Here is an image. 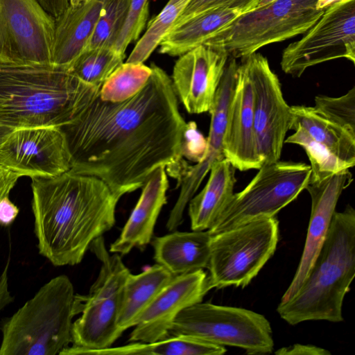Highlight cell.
<instances>
[{"label": "cell", "mask_w": 355, "mask_h": 355, "mask_svg": "<svg viewBox=\"0 0 355 355\" xmlns=\"http://www.w3.org/2000/svg\"><path fill=\"white\" fill-rule=\"evenodd\" d=\"M352 182V173L347 170L306 184L311 200L306 238L298 267L281 302L292 297L306 278L325 239L338 199Z\"/></svg>", "instance_id": "obj_17"}, {"label": "cell", "mask_w": 355, "mask_h": 355, "mask_svg": "<svg viewBox=\"0 0 355 355\" xmlns=\"http://www.w3.org/2000/svg\"><path fill=\"white\" fill-rule=\"evenodd\" d=\"M89 249L101 261L100 272L87 295H76V313L81 315L73 322L72 345L60 355L86 354L110 347L123 334L118 319L130 271L119 254H110L103 236L95 239Z\"/></svg>", "instance_id": "obj_6"}, {"label": "cell", "mask_w": 355, "mask_h": 355, "mask_svg": "<svg viewBox=\"0 0 355 355\" xmlns=\"http://www.w3.org/2000/svg\"><path fill=\"white\" fill-rule=\"evenodd\" d=\"M105 0H88L69 7L55 19L52 65L67 70L87 49Z\"/></svg>", "instance_id": "obj_20"}, {"label": "cell", "mask_w": 355, "mask_h": 355, "mask_svg": "<svg viewBox=\"0 0 355 355\" xmlns=\"http://www.w3.org/2000/svg\"><path fill=\"white\" fill-rule=\"evenodd\" d=\"M13 301L8 288V263L0 275V312Z\"/></svg>", "instance_id": "obj_39"}, {"label": "cell", "mask_w": 355, "mask_h": 355, "mask_svg": "<svg viewBox=\"0 0 355 355\" xmlns=\"http://www.w3.org/2000/svg\"><path fill=\"white\" fill-rule=\"evenodd\" d=\"M240 192L234 193L213 226L211 235L252 220L271 218L306 188L311 167L302 162L277 161L263 164Z\"/></svg>", "instance_id": "obj_10"}, {"label": "cell", "mask_w": 355, "mask_h": 355, "mask_svg": "<svg viewBox=\"0 0 355 355\" xmlns=\"http://www.w3.org/2000/svg\"><path fill=\"white\" fill-rule=\"evenodd\" d=\"M88 0H69V4L71 6L78 5L80 3L85 2Z\"/></svg>", "instance_id": "obj_44"}, {"label": "cell", "mask_w": 355, "mask_h": 355, "mask_svg": "<svg viewBox=\"0 0 355 355\" xmlns=\"http://www.w3.org/2000/svg\"><path fill=\"white\" fill-rule=\"evenodd\" d=\"M19 208L10 200L5 197L0 200V225L8 226L16 219L19 214Z\"/></svg>", "instance_id": "obj_38"}, {"label": "cell", "mask_w": 355, "mask_h": 355, "mask_svg": "<svg viewBox=\"0 0 355 355\" xmlns=\"http://www.w3.org/2000/svg\"><path fill=\"white\" fill-rule=\"evenodd\" d=\"M148 0H130L123 26L113 48L125 55L128 45L137 40L146 26L148 17Z\"/></svg>", "instance_id": "obj_33"}, {"label": "cell", "mask_w": 355, "mask_h": 355, "mask_svg": "<svg viewBox=\"0 0 355 355\" xmlns=\"http://www.w3.org/2000/svg\"><path fill=\"white\" fill-rule=\"evenodd\" d=\"M55 18L37 0H0V68L53 66Z\"/></svg>", "instance_id": "obj_11"}, {"label": "cell", "mask_w": 355, "mask_h": 355, "mask_svg": "<svg viewBox=\"0 0 355 355\" xmlns=\"http://www.w3.org/2000/svg\"><path fill=\"white\" fill-rule=\"evenodd\" d=\"M291 112L290 130L302 128L315 141L352 167L354 166V135L324 117L313 107L294 105L291 107Z\"/></svg>", "instance_id": "obj_25"}, {"label": "cell", "mask_w": 355, "mask_h": 355, "mask_svg": "<svg viewBox=\"0 0 355 355\" xmlns=\"http://www.w3.org/2000/svg\"><path fill=\"white\" fill-rule=\"evenodd\" d=\"M125 57L110 46L86 49L68 71L87 84L102 86Z\"/></svg>", "instance_id": "obj_29"}, {"label": "cell", "mask_w": 355, "mask_h": 355, "mask_svg": "<svg viewBox=\"0 0 355 355\" xmlns=\"http://www.w3.org/2000/svg\"><path fill=\"white\" fill-rule=\"evenodd\" d=\"M0 165L21 177L51 178L71 170V159L60 127L24 128L0 146Z\"/></svg>", "instance_id": "obj_14"}, {"label": "cell", "mask_w": 355, "mask_h": 355, "mask_svg": "<svg viewBox=\"0 0 355 355\" xmlns=\"http://www.w3.org/2000/svg\"><path fill=\"white\" fill-rule=\"evenodd\" d=\"M259 0H234L236 7L243 14L254 10Z\"/></svg>", "instance_id": "obj_41"}, {"label": "cell", "mask_w": 355, "mask_h": 355, "mask_svg": "<svg viewBox=\"0 0 355 355\" xmlns=\"http://www.w3.org/2000/svg\"><path fill=\"white\" fill-rule=\"evenodd\" d=\"M20 177L18 173L0 165V200L9 196Z\"/></svg>", "instance_id": "obj_37"}, {"label": "cell", "mask_w": 355, "mask_h": 355, "mask_svg": "<svg viewBox=\"0 0 355 355\" xmlns=\"http://www.w3.org/2000/svg\"><path fill=\"white\" fill-rule=\"evenodd\" d=\"M223 6L237 9L234 0H190L174 26L200 13Z\"/></svg>", "instance_id": "obj_35"}, {"label": "cell", "mask_w": 355, "mask_h": 355, "mask_svg": "<svg viewBox=\"0 0 355 355\" xmlns=\"http://www.w3.org/2000/svg\"><path fill=\"white\" fill-rule=\"evenodd\" d=\"M173 277L157 263L139 274H129L118 319V327L122 332L135 325L144 309Z\"/></svg>", "instance_id": "obj_24"}, {"label": "cell", "mask_w": 355, "mask_h": 355, "mask_svg": "<svg viewBox=\"0 0 355 355\" xmlns=\"http://www.w3.org/2000/svg\"><path fill=\"white\" fill-rule=\"evenodd\" d=\"M31 188L37 248L55 266L80 263L92 243L115 224L121 196L96 176L69 170L32 178Z\"/></svg>", "instance_id": "obj_2"}, {"label": "cell", "mask_w": 355, "mask_h": 355, "mask_svg": "<svg viewBox=\"0 0 355 355\" xmlns=\"http://www.w3.org/2000/svg\"><path fill=\"white\" fill-rule=\"evenodd\" d=\"M294 130L284 142L299 145L305 150L311 171L309 182L320 181L352 168L326 146L312 139L302 128L298 126Z\"/></svg>", "instance_id": "obj_30"}, {"label": "cell", "mask_w": 355, "mask_h": 355, "mask_svg": "<svg viewBox=\"0 0 355 355\" xmlns=\"http://www.w3.org/2000/svg\"><path fill=\"white\" fill-rule=\"evenodd\" d=\"M87 84L53 66L0 68V121L15 129L61 127L98 95Z\"/></svg>", "instance_id": "obj_3"}, {"label": "cell", "mask_w": 355, "mask_h": 355, "mask_svg": "<svg viewBox=\"0 0 355 355\" xmlns=\"http://www.w3.org/2000/svg\"><path fill=\"white\" fill-rule=\"evenodd\" d=\"M207 150V138L198 130L196 122H187L180 146L182 157L198 163L205 158Z\"/></svg>", "instance_id": "obj_34"}, {"label": "cell", "mask_w": 355, "mask_h": 355, "mask_svg": "<svg viewBox=\"0 0 355 355\" xmlns=\"http://www.w3.org/2000/svg\"><path fill=\"white\" fill-rule=\"evenodd\" d=\"M277 0H259L257 6L256 8H260V7H263V6H266L274 1H275Z\"/></svg>", "instance_id": "obj_43"}, {"label": "cell", "mask_w": 355, "mask_h": 355, "mask_svg": "<svg viewBox=\"0 0 355 355\" xmlns=\"http://www.w3.org/2000/svg\"><path fill=\"white\" fill-rule=\"evenodd\" d=\"M211 289L203 270L174 276L140 315L128 342L151 343L168 337L178 315L202 302Z\"/></svg>", "instance_id": "obj_15"}, {"label": "cell", "mask_w": 355, "mask_h": 355, "mask_svg": "<svg viewBox=\"0 0 355 355\" xmlns=\"http://www.w3.org/2000/svg\"><path fill=\"white\" fill-rule=\"evenodd\" d=\"M224 346L211 344L184 336H169L151 343L132 342L130 344L93 350V355H221Z\"/></svg>", "instance_id": "obj_26"}, {"label": "cell", "mask_w": 355, "mask_h": 355, "mask_svg": "<svg viewBox=\"0 0 355 355\" xmlns=\"http://www.w3.org/2000/svg\"><path fill=\"white\" fill-rule=\"evenodd\" d=\"M77 315L72 282L65 275L44 284L1 326L0 355H55L71 343Z\"/></svg>", "instance_id": "obj_5"}, {"label": "cell", "mask_w": 355, "mask_h": 355, "mask_svg": "<svg viewBox=\"0 0 355 355\" xmlns=\"http://www.w3.org/2000/svg\"><path fill=\"white\" fill-rule=\"evenodd\" d=\"M212 235L209 230L178 232L155 237L154 259L173 276L207 268Z\"/></svg>", "instance_id": "obj_21"}, {"label": "cell", "mask_w": 355, "mask_h": 355, "mask_svg": "<svg viewBox=\"0 0 355 355\" xmlns=\"http://www.w3.org/2000/svg\"><path fill=\"white\" fill-rule=\"evenodd\" d=\"M338 58L355 63V0L327 7L304 35L283 51L282 70L300 77L309 67Z\"/></svg>", "instance_id": "obj_12"}, {"label": "cell", "mask_w": 355, "mask_h": 355, "mask_svg": "<svg viewBox=\"0 0 355 355\" xmlns=\"http://www.w3.org/2000/svg\"><path fill=\"white\" fill-rule=\"evenodd\" d=\"M130 0H105L87 49L113 47L123 26Z\"/></svg>", "instance_id": "obj_31"}, {"label": "cell", "mask_w": 355, "mask_h": 355, "mask_svg": "<svg viewBox=\"0 0 355 355\" xmlns=\"http://www.w3.org/2000/svg\"><path fill=\"white\" fill-rule=\"evenodd\" d=\"M228 58L224 50L207 44L179 56L171 78L177 98L189 114L209 112Z\"/></svg>", "instance_id": "obj_16"}, {"label": "cell", "mask_w": 355, "mask_h": 355, "mask_svg": "<svg viewBox=\"0 0 355 355\" xmlns=\"http://www.w3.org/2000/svg\"><path fill=\"white\" fill-rule=\"evenodd\" d=\"M316 0H277L245 12L203 44L224 50L229 58L246 57L266 45L304 33L326 9Z\"/></svg>", "instance_id": "obj_7"}, {"label": "cell", "mask_w": 355, "mask_h": 355, "mask_svg": "<svg viewBox=\"0 0 355 355\" xmlns=\"http://www.w3.org/2000/svg\"><path fill=\"white\" fill-rule=\"evenodd\" d=\"M314 109L324 117L355 136V87L339 97L319 95Z\"/></svg>", "instance_id": "obj_32"}, {"label": "cell", "mask_w": 355, "mask_h": 355, "mask_svg": "<svg viewBox=\"0 0 355 355\" xmlns=\"http://www.w3.org/2000/svg\"><path fill=\"white\" fill-rule=\"evenodd\" d=\"M147 84L121 102L98 95L71 122L60 128L71 171L96 176L123 195L142 188L159 167L174 177L186 163L180 146L187 122L171 77L154 63Z\"/></svg>", "instance_id": "obj_1"}, {"label": "cell", "mask_w": 355, "mask_h": 355, "mask_svg": "<svg viewBox=\"0 0 355 355\" xmlns=\"http://www.w3.org/2000/svg\"><path fill=\"white\" fill-rule=\"evenodd\" d=\"M241 59L247 66L252 86L258 154L263 164L277 162L291 128V107L284 100L279 80L265 56L255 52Z\"/></svg>", "instance_id": "obj_13"}, {"label": "cell", "mask_w": 355, "mask_h": 355, "mask_svg": "<svg viewBox=\"0 0 355 355\" xmlns=\"http://www.w3.org/2000/svg\"><path fill=\"white\" fill-rule=\"evenodd\" d=\"M355 275V211H335L325 239L303 284L277 311L291 325L310 320L340 322Z\"/></svg>", "instance_id": "obj_4"}, {"label": "cell", "mask_w": 355, "mask_h": 355, "mask_svg": "<svg viewBox=\"0 0 355 355\" xmlns=\"http://www.w3.org/2000/svg\"><path fill=\"white\" fill-rule=\"evenodd\" d=\"M278 355H330L328 350L313 345L294 344L275 352Z\"/></svg>", "instance_id": "obj_36"}, {"label": "cell", "mask_w": 355, "mask_h": 355, "mask_svg": "<svg viewBox=\"0 0 355 355\" xmlns=\"http://www.w3.org/2000/svg\"><path fill=\"white\" fill-rule=\"evenodd\" d=\"M151 73L150 67L144 63L123 62L103 83L98 96L107 102L125 101L145 87Z\"/></svg>", "instance_id": "obj_28"}, {"label": "cell", "mask_w": 355, "mask_h": 355, "mask_svg": "<svg viewBox=\"0 0 355 355\" xmlns=\"http://www.w3.org/2000/svg\"><path fill=\"white\" fill-rule=\"evenodd\" d=\"M44 9L55 19L69 6V0H37Z\"/></svg>", "instance_id": "obj_40"}, {"label": "cell", "mask_w": 355, "mask_h": 355, "mask_svg": "<svg viewBox=\"0 0 355 355\" xmlns=\"http://www.w3.org/2000/svg\"><path fill=\"white\" fill-rule=\"evenodd\" d=\"M169 336L236 347L248 354H268L274 349L271 325L263 315L209 302H198L183 309L173 321Z\"/></svg>", "instance_id": "obj_8"}, {"label": "cell", "mask_w": 355, "mask_h": 355, "mask_svg": "<svg viewBox=\"0 0 355 355\" xmlns=\"http://www.w3.org/2000/svg\"><path fill=\"white\" fill-rule=\"evenodd\" d=\"M190 0H168L163 9L150 19L126 62L144 63L173 28Z\"/></svg>", "instance_id": "obj_27"}, {"label": "cell", "mask_w": 355, "mask_h": 355, "mask_svg": "<svg viewBox=\"0 0 355 355\" xmlns=\"http://www.w3.org/2000/svg\"><path fill=\"white\" fill-rule=\"evenodd\" d=\"M279 221L258 219L212 235L207 269L212 288L248 285L274 254Z\"/></svg>", "instance_id": "obj_9"}, {"label": "cell", "mask_w": 355, "mask_h": 355, "mask_svg": "<svg viewBox=\"0 0 355 355\" xmlns=\"http://www.w3.org/2000/svg\"><path fill=\"white\" fill-rule=\"evenodd\" d=\"M243 13L228 6L216 8L175 25L159 43V52L180 56L203 44Z\"/></svg>", "instance_id": "obj_23"}, {"label": "cell", "mask_w": 355, "mask_h": 355, "mask_svg": "<svg viewBox=\"0 0 355 355\" xmlns=\"http://www.w3.org/2000/svg\"><path fill=\"white\" fill-rule=\"evenodd\" d=\"M236 168L225 158L213 163L201 191L189 202L191 228L209 230L234 194Z\"/></svg>", "instance_id": "obj_22"}, {"label": "cell", "mask_w": 355, "mask_h": 355, "mask_svg": "<svg viewBox=\"0 0 355 355\" xmlns=\"http://www.w3.org/2000/svg\"><path fill=\"white\" fill-rule=\"evenodd\" d=\"M14 130V128L0 121V146Z\"/></svg>", "instance_id": "obj_42"}, {"label": "cell", "mask_w": 355, "mask_h": 355, "mask_svg": "<svg viewBox=\"0 0 355 355\" xmlns=\"http://www.w3.org/2000/svg\"><path fill=\"white\" fill-rule=\"evenodd\" d=\"M168 180L166 168H157L148 178L141 196L121 234L109 252L121 256L133 248L144 250L153 239L154 228L163 206L166 203Z\"/></svg>", "instance_id": "obj_19"}, {"label": "cell", "mask_w": 355, "mask_h": 355, "mask_svg": "<svg viewBox=\"0 0 355 355\" xmlns=\"http://www.w3.org/2000/svg\"><path fill=\"white\" fill-rule=\"evenodd\" d=\"M223 153L225 158L241 171L258 170L263 165L255 139L252 86L242 59L239 63L236 84L229 108Z\"/></svg>", "instance_id": "obj_18"}]
</instances>
